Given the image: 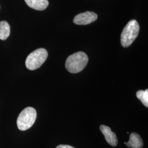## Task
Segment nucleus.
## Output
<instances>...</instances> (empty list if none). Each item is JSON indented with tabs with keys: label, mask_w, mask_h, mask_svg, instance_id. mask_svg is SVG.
Masks as SVG:
<instances>
[{
	"label": "nucleus",
	"mask_w": 148,
	"mask_h": 148,
	"mask_svg": "<svg viewBox=\"0 0 148 148\" xmlns=\"http://www.w3.org/2000/svg\"><path fill=\"white\" fill-rule=\"evenodd\" d=\"M88 62L87 55L83 52H78L68 57L66 60L65 67L70 73L76 74L84 69Z\"/></svg>",
	"instance_id": "nucleus-1"
},
{
	"label": "nucleus",
	"mask_w": 148,
	"mask_h": 148,
	"mask_svg": "<svg viewBox=\"0 0 148 148\" xmlns=\"http://www.w3.org/2000/svg\"><path fill=\"white\" fill-rule=\"evenodd\" d=\"M127 147L131 148H142L143 140L140 136L136 133H132L130 136V140L126 143Z\"/></svg>",
	"instance_id": "nucleus-8"
},
{
	"label": "nucleus",
	"mask_w": 148,
	"mask_h": 148,
	"mask_svg": "<svg viewBox=\"0 0 148 148\" xmlns=\"http://www.w3.org/2000/svg\"><path fill=\"white\" fill-rule=\"evenodd\" d=\"M48 57V52L44 48H39L30 53L27 58L25 65L30 70L38 69Z\"/></svg>",
	"instance_id": "nucleus-4"
},
{
	"label": "nucleus",
	"mask_w": 148,
	"mask_h": 148,
	"mask_svg": "<svg viewBox=\"0 0 148 148\" xmlns=\"http://www.w3.org/2000/svg\"><path fill=\"white\" fill-rule=\"evenodd\" d=\"M37 113L32 107H27L19 115L16 121L18 128L21 131H26L32 127L36 121Z\"/></svg>",
	"instance_id": "nucleus-3"
},
{
	"label": "nucleus",
	"mask_w": 148,
	"mask_h": 148,
	"mask_svg": "<svg viewBox=\"0 0 148 148\" xmlns=\"http://www.w3.org/2000/svg\"><path fill=\"white\" fill-rule=\"evenodd\" d=\"M137 97L142 102L144 106L148 107V90H139L137 92Z\"/></svg>",
	"instance_id": "nucleus-10"
},
{
	"label": "nucleus",
	"mask_w": 148,
	"mask_h": 148,
	"mask_svg": "<svg viewBox=\"0 0 148 148\" xmlns=\"http://www.w3.org/2000/svg\"><path fill=\"white\" fill-rule=\"evenodd\" d=\"M98 18L97 14L93 12H86L75 16L74 23L75 24L86 25L95 21Z\"/></svg>",
	"instance_id": "nucleus-5"
},
{
	"label": "nucleus",
	"mask_w": 148,
	"mask_h": 148,
	"mask_svg": "<svg viewBox=\"0 0 148 148\" xmlns=\"http://www.w3.org/2000/svg\"><path fill=\"white\" fill-rule=\"evenodd\" d=\"M100 130L108 144L112 147L116 146L118 143L116 135L115 133L111 131V128L106 125H101Z\"/></svg>",
	"instance_id": "nucleus-6"
},
{
	"label": "nucleus",
	"mask_w": 148,
	"mask_h": 148,
	"mask_svg": "<svg viewBox=\"0 0 148 148\" xmlns=\"http://www.w3.org/2000/svg\"><path fill=\"white\" fill-rule=\"evenodd\" d=\"M27 5L37 11L45 10L49 5L48 0H24Z\"/></svg>",
	"instance_id": "nucleus-7"
},
{
	"label": "nucleus",
	"mask_w": 148,
	"mask_h": 148,
	"mask_svg": "<svg viewBox=\"0 0 148 148\" xmlns=\"http://www.w3.org/2000/svg\"><path fill=\"white\" fill-rule=\"evenodd\" d=\"M139 32V25L134 19L127 23L121 35V43L123 47H128L137 37Z\"/></svg>",
	"instance_id": "nucleus-2"
},
{
	"label": "nucleus",
	"mask_w": 148,
	"mask_h": 148,
	"mask_svg": "<svg viewBox=\"0 0 148 148\" xmlns=\"http://www.w3.org/2000/svg\"><path fill=\"white\" fill-rule=\"evenodd\" d=\"M56 148H75L69 145H59Z\"/></svg>",
	"instance_id": "nucleus-11"
},
{
	"label": "nucleus",
	"mask_w": 148,
	"mask_h": 148,
	"mask_svg": "<svg viewBox=\"0 0 148 148\" xmlns=\"http://www.w3.org/2000/svg\"><path fill=\"white\" fill-rule=\"evenodd\" d=\"M10 35V26L5 21H0V40H5Z\"/></svg>",
	"instance_id": "nucleus-9"
},
{
	"label": "nucleus",
	"mask_w": 148,
	"mask_h": 148,
	"mask_svg": "<svg viewBox=\"0 0 148 148\" xmlns=\"http://www.w3.org/2000/svg\"><path fill=\"white\" fill-rule=\"evenodd\" d=\"M0 8H1V7H0Z\"/></svg>",
	"instance_id": "nucleus-12"
}]
</instances>
